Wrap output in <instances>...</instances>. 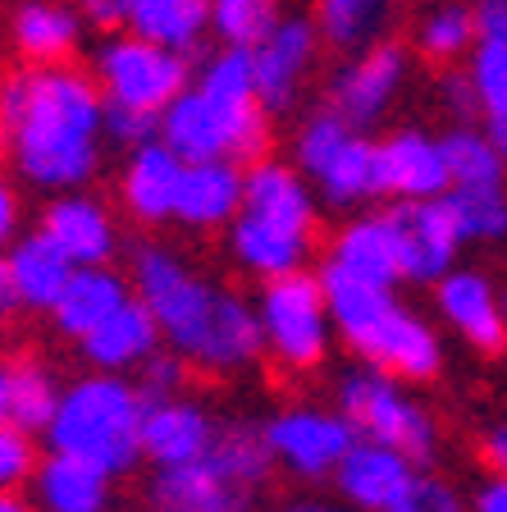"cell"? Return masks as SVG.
I'll use <instances>...</instances> for the list:
<instances>
[{
	"label": "cell",
	"instance_id": "1",
	"mask_svg": "<svg viewBox=\"0 0 507 512\" xmlns=\"http://www.w3.org/2000/svg\"><path fill=\"white\" fill-rule=\"evenodd\" d=\"M106 96L78 64H19L0 74V156L37 192H78L101 170Z\"/></svg>",
	"mask_w": 507,
	"mask_h": 512
},
{
	"label": "cell",
	"instance_id": "2",
	"mask_svg": "<svg viewBox=\"0 0 507 512\" xmlns=\"http://www.w3.org/2000/svg\"><path fill=\"white\" fill-rule=\"evenodd\" d=\"M133 298L156 316L160 339L188 371L201 375H238L261 362V320L256 302L238 288L201 275L179 247L142 243L133 247L128 270Z\"/></svg>",
	"mask_w": 507,
	"mask_h": 512
},
{
	"label": "cell",
	"instance_id": "3",
	"mask_svg": "<svg viewBox=\"0 0 507 512\" xmlns=\"http://www.w3.org/2000/svg\"><path fill=\"white\" fill-rule=\"evenodd\" d=\"M320 288L334 320V339L348 343V352L370 371H384L393 380L425 384L444 366V339L416 307L393 293L389 284L343 275L338 266H320Z\"/></svg>",
	"mask_w": 507,
	"mask_h": 512
},
{
	"label": "cell",
	"instance_id": "4",
	"mask_svg": "<svg viewBox=\"0 0 507 512\" xmlns=\"http://www.w3.org/2000/svg\"><path fill=\"white\" fill-rule=\"evenodd\" d=\"M142 407L138 384L115 371H92L64 384L51 426L42 430L46 448L60 458H78L106 471L110 480L142 462Z\"/></svg>",
	"mask_w": 507,
	"mask_h": 512
},
{
	"label": "cell",
	"instance_id": "5",
	"mask_svg": "<svg viewBox=\"0 0 507 512\" xmlns=\"http://www.w3.org/2000/svg\"><path fill=\"white\" fill-rule=\"evenodd\" d=\"M270 471L265 430L252 421H220L201 458L151 476L147 503L151 512H252Z\"/></svg>",
	"mask_w": 507,
	"mask_h": 512
},
{
	"label": "cell",
	"instance_id": "6",
	"mask_svg": "<svg viewBox=\"0 0 507 512\" xmlns=\"http://www.w3.org/2000/svg\"><path fill=\"white\" fill-rule=\"evenodd\" d=\"M256 320H261V352L284 375H311L325 366L329 343H334V320H329L320 275L297 270V275L261 284Z\"/></svg>",
	"mask_w": 507,
	"mask_h": 512
},
{
	"label": "cell",
	"instance_id": "7",
	"mask_svg": "<svg viewBox=\"0 0 507 512\" xmlns=\"http://www.w3.org/2000/svg\"><path fill=\"white\" fill-rule=\"evenodd\" d=\"M334 407L348 416V426L357 439L370 444H389L398 453H407L412 462H430L439 448V421L434 412L412 394L407 380H393L384 371H348L338 380Z\"/></svg>",
	"mask_w": 507,
	"mask_h": 512
},
{
	"label": "cell",
	"instance_id": "8",
	"mask_svg": "<svg viewBox=\"0 0 507 512\" xmlns=\"http://www.w3.org/2000/svg\"><path fill=\"white\" fill-rule=\"evenodd\" d=\"M293 165L307 174L320 202L366 206L375 192V142L366 128H352L334 106L311 110L293 133Z\"/></svg>",
	"mask_w": 507,
	"mask_h": 512
},
{
	"label": "cell",
	"instance_id": "9",
	"mask_svg": "<svg viewBox=\"0 0 507 512\" xmlns=\"http://www.w3.org/2000/svg\"><path fill=\"white\" fill-rule=\"evenodd\" d=\"M92 78L106 106H128L142 115H165V106L192 83V60L133 32H106L92 55Z\"/></svg>",
	"mask_w": 507,
	"mask_h": 512
},
{
	"label": "cell",
	"instance_id": "10",
	"mask_svg": "<svg viewBox=\"0 0 507 512\" xmlns=\"http://www.w3.org/2000/svg\"><path fill=\"white\" fill-rule=\"evenodd\" d=\"M265 448L284 476L320 485L334 480L338 462L348 458V448L357 444L348 416L325 403H288L265 421Z\"/></svg>",
	"mask_w": 507,
	"mask_h": 512
},
{
	"label": "cell",
	"instance_id": "11",
	"mask_svg": "<svg viewBox=\"0 0 507 512\" xmlns=\"http://www.w3.org/2000/svg\"><path fill=\"white\" fill-rule=\"evenodd\" d=\"M407 69H412L407 46L380 37V42L361 46V51H352L348 60L338 64V74L329 78L325 106H334L352 128H366L370 133V128L393 110V101L402 96Z\"/></svg>",
	"mask_w": 507,
	"mask_h": 512
},
{
	"label": "cell",
	"instance_id": "12",
	"mask_svg": "<svg viewBox=\"0 0 507 512\" xmlns=\"http://www.w3.org/2000/svg\"><path fill=\"white\" fill-rule=\"evenodd\" d=\"M389 224H393V238H398V261H402V279L407 284H439L457 266V256L466 247L444 197L393 202Z\"/></svg>",
	"mask_w": 507,
	"mask_h": 512
},
{
	"label": "cell",
	"instance_id": "13",
	"mask_svg": "<svg viewBox=\"0 0 507 512\" xmlns=\"http://www.w3.org/2000/svg\"><path fill=\"white\" fill-rule=\"evenodd\" d=\"M453 188L448 183L444 142L425 128H393L375 142V192L389 202H430Z\"/></svg>",
	"mask_w": 507,
	"mask_h": 512
},
{
	"label": "cell",
	"instance_id": "14",
	"mask_svg": "<svg viewBox=\"0 0 507 512\" xmlns=\"http://www.w3.org/2000/svg\"><path fill=\"white\" fill-rule=\"evenodd\" d=\"M320 32L311 19H284L279 14L275 28L265 32L261 42L252 46V69H256V92H261L265 110L270 115H284V110L297 106V96L307 87V74L316 64L320 51Z\"/></svg>",
	"mask_w": 507,
	"mask_h": 512
},
{
	"label": "cell",
	"instance_id": "15",
	"mask_svg": "<svg viewBox=\"0 0 507 512\" xmlns=\"http://www.w3.org/2000/svg\"><path fill=\"white\" fill-rule=\"evenodd\" d=\"M434 288V307L448 330L476 352L507 348V320H503V288L476 266H453Z\"/></svg>",
	"mask_w": 507,
	"mask_h": 512
},
{
	"label": "cell",
	"instance_id": "16",
	"mask_svg": "<svg viewBox=\"0 0 507 512\" xmlns=\"http://www.w3.org/2000/svg\"><path fill=\"white\" fill-rule=\"evenodd\" d=\"M215 430H220V421L211 416V407L192 398L188 389L169 398H151L142 407V458L156 471L183 467L211 448Z\"/></svg>",
	"mask_w": 507,
	"mask_h": 512
},
{
	"label": "cell",
	"instance_id": "17",
	"mask_svg": "<svg viewBox=\"0 0 507 512\" xmlns=\"http://www.w3.org/2000/svg\"><path fill=\"white\" fill-rule=\"evenodd\" d=\"M46 238L60 247L74 266H106L119 252V224L110 215V206L92 192H55L46 202L42 220H37Z\"/></svg>",
	"mask_w": 507,
	"mask_h": 512
},
{
	"label": "cell",
	"instance_id": "18",
	"mask_svg": "<svg viewBox=\"0 0 507 512\" xmlns=\"http://www.w3.org/2000/svg\"><path fill=\"white\" fill-rule=\"evenodd\" d=\"M243 211L261 215L270 224H284L293 234H320V197L293 160L261 156L243 165Z\"/></svg>",
	"mask_w": 507,
	"mask_h": 512
},
{
	"label": "cell",
	"instance_id": "19",
	"mask_svg": "<svg viewBox=\"0 0 507 512\" xmlns=\"http://www.w3.org/2000/svg\"><path fill=\"white\" fill-rule=\"evenodd\" d=\"M179 183H183V160L160 138H151L124 156L115 192H119V206H124L128 220L142 224V229H156V224H174Z\"/></svg>",
	"mask_w": 507,
	"mask_h": 512
},
{
	"label": "cell",
	"instance_id": "20",
	"mask_svg": "<svg viewBox=\"0 0 507 512\" xmlns=\"http://www.w3.org/2000/svg\"><path fill=\"white\" fill-rule=\"evenodd\" d=\"M416 471H421V462H412L398 448L357 439L348 448V458L338 462L334 490H338V499L357 512H389L402 499V490L416 480Z\"/></svg>",
	"mask_w": 507,
	"mask_h": 512
},
{
	"label": "cell",
	"instance_id": "21",
	"mask_svg": "<svg viewBox=\"0 0 507 512\" xmlns=\"http://www.w3.org/2000/svg\"><path fill=\"white\" fill-rule=\"evenodd\" d=\"M19 64H74L83 46V14L69 0H19L5 19Z\"/></svg>",
	"mask_w": 507,
	"mask_h": 512
},
{
	"label": "cell",
	"instance_id": "22",
	"mask_svg": "<svg viewBox=\"0 0 507 512\" xmlns=\"http://www.w3.org/2000/svg\"><path fill=\"white\" fill-rule=\"evenodd\" d=\"M243 211V165L238 160H192L183 165L174 224L188 234H220Z\"/></svg>",
	"mask_w": 507,
	"mask_h": 512
},
{
	"label": "cell",
	"instance_id": "23",
	"mask_svg": "<svg viewBox=\"0 0 507 512\" xmlns=\"http://www.w3.org/2000/svg\"><path fill=\"white\" fill-rule=\"evenodd\" d=\"M224 238H229L233 266L243 270L247 279H256V284H270V279H279V275L307 270L311 252H316V238L293 234V229L270 224L252 211H238V220L224 229Z\"/></svg>",
	"mask_w": 507,
	"mask_h": 512
},
{
	"label": "cell",
	"instance_id": "24",
	"mask_svg": "<svg viewBox=\"0 0 507 512\" xmlns=\"http://www.w3.org/2000/svg\"><path fill=\"white\" fill-rule=\"evenodd\" d=\"M156 138L165 142L183 165H192V160H238L233 124L220 115V106H211L192 83L165 106Z\"/></svg>",
	"mask_w": 507,
	"mask_h": 512
},
{
	"label": "cell",
	"instance_id": "25",
	"mask_svg": "<svg viewBox=\"0 0 507 512\" xmlns=\"http://www.w3.org/2000/svg\"><path fill=\"white\" fill-rule=\"evenodd\" d=\"M128 298H133V284H128V275H119L110 261L106 266H74L60 302L51 307V320L64 339L83 343L87 334H92L96 325H106Z\"/></svg>",
	"mask_w": 507,
	"mask_h": 512
},
{
	"label": "cell",
	"instance_id": "26",
	"mask_svg": "<svg viewBox=\"0 0 507 512\" xmlns=\"http://www.w3.org/2000/svg\"><path fill=\"white\" fill-rule=\"evenodd\" d=\"M325 261L338 266L343 275L393 288L402 279V261H398V238H393L389 211H366V215H352L348 224H338V234L329 238Z\"/></svg>",
	"mask_w": 507,
	"mask_h": 512
},
{
	"label": "cell",
	"instance_id": "27",
	"mask_svg": "<svg viewBox=\"0 0 507 512\" xmlns=\"http://www.w3.org/2000/svg\"><path fill=\"white\" fill-rule=\"evenodd\" d=\"M5 275H10V293L23 311H46L60 302L64 284L74 275V261L42 234V229H32V234H19L5 252Z\"/></svg>",
	"mask_w": 507,
	"mask_h": 512
},
{
	"label": "cell",
	"instance_id": "28",
	"mask_svg": "<svg viewBox=\"0 0 507 512\" xmlns=\"http://www.w3.org/2000/svg\"><path fill=\"white\" fill-rule=\"evenodd\" d=\"M78 348H83V357L92 362V371L128 375V371H138L147 357H156V352L165 348V339H160L156 316H151L138 298H128L124 307H119L106 325H96Z\"/></svg>",
	"mask_w": 507,
	"mask_h": 512
},
{
	"label": "cell",
	"instance_id": "29",
	"mask_svg": "<svg viewBox=\"0 0 507 512\" xmlns=\"http://www.w3.org/2000/svg\"><path fill=\"white\" fill-rule=\"evenodd\" d=\"M32 508L37 512H110L115 503V480L106 471L87 467L78 458H60V453H46L32 471Z\"/></svg>",
	"mask_w": 507,
	"mask_h": 512
},
{
	"label": "cell",
	"instance_id": "30",
	"mask_svg": "<svg viewBox=\"0 0 507 512\" xmlns=\"http://www.w3.org/2000/svg\"><path fill=\"white\" fill-rule=\"evenodd\" d=\"M124 32L160 42L192 60L201 51V37L211 32V0H128Z\"/></svg>",
	"mask_w": 507,
	"mask_h": 512
},
{
	"label": "cell",
	"instance_id": "31",
	"mask_svg": "<svg viewBox=\"0 0 507 512\" xmlns=\"http://www.w3.org/2000/svg\"><path fill=\"white\" fill-rule=\"evenodd\" d=\"M60 394H64V384L46 357L23 352V357L10 362V421L19 430L42 435V430L51 426L55 407H60Z\"/></svg>",
	"mask_w": 507,
	"mask_h": 512
},
{
	"label": "cell",
	"instance_id": "32",
	"mask_svg": "<svg viewBox=\"0 0 507 512\" xmlns=\"http://www.w3.org/2000/svg\"><path fill=\"white\" fill-rule=\"evenodd\" d=\"M316 14L320 42H329L334 51H361V46L380 42V28L389 19L393 0H311Z\"/></svg>",
	"mask_w": 507,
	"mask_h": 512
},
{
	"label": "cell",
	"instance_id": "33",
	"mask_svg": "<svg viewBox=\"0 0 507 512\" xmlns=\"http://www.w3.org/2000/svg\"><path fill=\"white\" fill-rule=\"evenodd\" d=\"M439 142H444L448 183H453V188H494V183H507V165L494 151L485 128L457 124V128H448Z\"/></svg>",
	"mask_w": 507,
	"mask_h": 512
},
{
	"label": "cell",
	"instance_id": "34",
	"mask_svg": "<svg viewBox=\"0 0 507 512\" xmlns=\"http://www.w3.org/2000/svg\"><path fill=\"white\" fill-rule=\"evenodd\" d=\"M448 211L462 243H503L507 238V183L494 188H448Z\"/></svg>",
	"mask_w": 507,
	"mask_h": 512
},
{
	"label": "cell",
	"instance_id": "35",
	"mask_svg": "<svg viewBox=\"0 0 507 512\" xmlns=\"http://www.w3.org/2000/svg\"><path fill=\"white\" fill-rule=\"evenodd\" d=\"M476 46V19H471V5H457L444 0L425 10V19L416 23V51L430 64H457L466 60V51Z\"/></svg>",
	"mask_w": 507,
	"mask_h": 512
},
{
	"label": "cell",
	"instance_id": "36",
	"mask_svg": "<svg viewBox=\"0 0 507 512\" xmlns=\"http://www.w3.org/2000/svg\"><path fill=\"white\" fill-rule=\"evenodd\" d=\"M275 0H211V28L229 46H256L275 28Z\"/></svg>",
	"mask_w": 507,
	"mask_h": 512
},
{
	"label": "cell",
	"instance_id": "37",
	"mask_svg": "<svg viewBox=\"0 0 507 512\" xmlns=\"http://www.w3.org/2000/svg\"><path fill=\"white\" fill-rule=\"evenodd\" d=\"M462 69H466V78H471V87H476L480 115L507 110V42H485V37H476V46L466 51Z\"/></svg>",
	"mask_w": 507,
	"mask_h": 512
},
{
	"label": "cell",
	"instance_id": "38",
	"mask_svg": "<svg viewBox=\"0 0 507 512\" xmlns=\"http://www.w3.org/2000/svg\"><path fill=\"white\" fill-rule=\"evenodd\" d=\"M37 435H28V430H19L14 421H0V494L5 490H23L32 480V471H37V444H32Z\"/></svg>",
	"mask_w": 507,
	"mask_h": 512
},
{
	"label": "cell",
	"instance_id": "39",
	"mask_svg": "<svg viewBox=\"0 0 507 512\" xmlns=\"http://www.w3.org/2000/svg\"><path fill=\"white\" fill-rule=\"evenodd\" d=\"M389 512H471V503L457 494V485H448L434 471H416V480L402 490V499Z\"/></svg>",
	"mask_w": 507,
	"mask_h": 512
},
{
	"label": "cell",
	"instance_id": "40",
	"mask_svg": "<svg viewBox=\"0 0 507 512\" xmlns=\"http://www.w3.org/2000/svg\"><path fill=\"white\" fill-rule=\"evenodd\" d=\"M183 375H188V366H183V357H174L169 348H160L156 357H147V362L138 366V394L147 398H169V394H183Z\"/></svg>",
	"mask_w": 507,
	"mask_h": 512
},
{
	"label": "cell",
	"instance_id": "41",
	"mask_svg": "<svg viewBox=\"0 0 507 512\" xmlns=\"http://www.w3.org/2000/svg\"><path fill=\"white\" fill-rule=\"evenodd\" d=\"M156 128H160L156 115H142V110H128V106H106V138L124 151L151 142L156 138Z\"/></svg>",
	"mask_w": 507,
	"mask_h": 512
},
{
	"label": "cell",
	"instance_id": "42",
	"mask_svg": "<svg viewBox=\"0 0 507 512\" xmlns=\"http://www.w3.org/2000/svg\"><path fill=\"white\" fill-rule=\"evenodd\" d=\"M23 234V197L19 179L10 174V165H0V256L10 252V243Z\"/></svg>",
	"mask_w": 507,
	"mask_h": 512
},
{
	"label": "cell",
	"instance_id": "43",
	"mask_svg": "<svg viewBox=\"0 0 507 512\" xmlns=\"http://www.w3.org/2000/svg\"><path fill=\"white\" fill-rule=\"evenodd\" d=\"M439 96H444L448 115H457L466 124V119L480 115V101H476V87H471V78H466V69H448L444 78H439Z\"/></svg>",
	"mask_w": 507,
	"mask_h": 512
},
{
	"label": "cell",
	"instance_id": "44",
	"mask_svg": "<svg viewBox=\"0 0 507 512\" xmlns=\"http://www.w3.org/2000/svg\"><path fill=\"white\" fill-rule=\"evenodd\" d=\"M476 37L485 42H507V0H471Z\"/></svg>",
	"mask_w": 507,
	"mask_h": 512
},
{
	"label": "cell",
	"instance_id": "45",
	"mask_svg": "<svg viewBox=\"0 0 507 512\" xmlns=\"http://www.w3.org/2000/svg\"><path fill=\"white\" fill-rule=\"evenodd\" d=\"M480 462L489 467V476H507V416L480 435Z\"/></svg>",
	"mask_w": 507,
	"mask_h": 512
},
{
	"label": "cell",
	"instance_id": "46",
	"mask_svg": "<svg viewBox=\"0 0 507 512\" xmlns=\"http://www.w3.org/2000/svg\"><path fill=\"white\" fill-rule=\"evenodd\" d=\"M124 5L128 0H78V14H83V23H92V28L115 32V28H124Z\"/></svg>",
	"mask_w": 507,
	"mask_h": 512
},
{
	"label": "cell",
	"instance_id": "47",
	"mask_svg": "<svg viewBox=\"0 0 507 512\" xmlns=\"http://www.w3.org/2000/svg\"><path fill=\"white\" fill-rule=\"evenodd\" d=\"M471 512H507V476H489L485 485H480Z\"/></svg>",
	"mask_w": 507,
	"mask_h": 512
},
{
	"label": "cell",
	"instance_id": "48",
	"mask_svg": "<svg viewBox=\"0 0 507 512\" xmlns=\"http://www.w3.org/2000/svg\"><path fill=\"white\" fill-rule=\"evenodd\" d=\"M275 512H357V508H348L343 499H288Z\"/></svg>",
	"mask_w": 507,
	"mask_h": 512
},
{
	"label": "cell",
	"instance_id": "49",
	"mask_svg": "<svg viewBox=\"0 0 507 512\" xmlns=\"http://www.w3.org/2000/svg\"><path fill=\"white\" fill-rule=\"evenodd\" d=\"M485 133H489L494 151L503 156V165H507V110H494V115H485Z\"/></svg>",
	"mask_w": 507,
	"mask_h": 512
},
{
	"label": "cell",
	"instance_id": "50",
	"mask_svg": "<svg viewBox=\"0 0 507 512\" xmlns=\"http://www.w3.org/2000/svg\"><path fill=\"white\" fill-rule=\"evenodd\" d=\"M14 311H19V302H14V293H10V275H5V256H0V330L10 325Z\"/></svg>",
	"mask_w": 507,
	"mask_h": 512
},
{
	"label": "cell",
	"instance_id": "51",
	"mask_svg": "<svg viewBox=\"0 0 507 512\" xmlns=\"http://www.w3.org/2000/svg\"><path fill=\"white\" fill-rule=\"evenodd\" d=\"M0 421H10V362L0 357Z\"/></svg>",
	"mask_w": 507,
	"mask_h": 512
},
{
	"label": "cell",
	"instance_id": "52",
	"mask_svg": "<svg viewBox=\"0 0 507 512\" xmlns=\"http://www.w3.org/2000/svg\"><path fill=\"white\" fill-rule=\"evenodd\" d=\"M0 512H37V508H32L19 490H5V494H0Z\"/></svg>",
	"mask_w": 507,
	"mask_h": 512
},
{
	"label": "cell",
	"instance_id": "53",
	"mask_svg": "<svg viewBox=\"0 0 507 512\" xmlns=\"http://www.w3.org/2000/svg\"><path fill=\"white\" fill-rule=\"evenodd\" d=\"M503 320H507V288H503Z\"/></svg>",
	"mask_w": 507,
	"mask_h": 512
}]
</instances>
